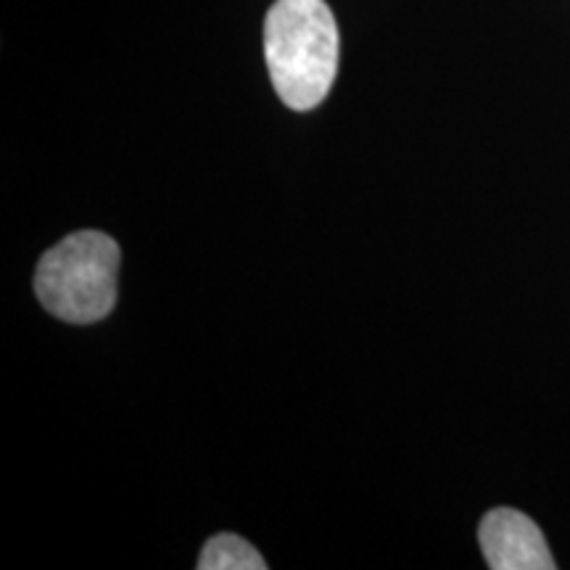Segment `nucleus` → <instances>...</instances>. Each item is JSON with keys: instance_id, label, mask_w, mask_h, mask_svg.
Returning <instances> with one entry per match:
<instances>
[{"instance_id": "20e7f679", "label": "nucleus", "mask_w": 570, "mask_h": 570, "mask_svg": "<svg viewBox=\"0 0 570 570\" xmlns=\"http://www.w3.org/2000/svg\"><path fill=\"white\" fill-rule=\"evenodd\" d=\"M198 570H267V562L246 539L235 533H217L206 541Z\"/></svg>"}, {"instance_id": "7ed1b4c3", "label": "nucleus", "mask_w": 570, "mask_h": 570, "mask_svg": "<svg viewBox=\"0 0 570 570\" xmlns=\"http://www.w3.org/2000/svg\"><path fill=\"white\" fill-rule=\"evenodd\" d=\"M479 541L491 570H552L544 533L523 512L497 508L481 520Z\"/></svg>"}, {"instance_id": "f03ea898", "label": "nucleus", "mask_w": 570, "mask_h": 570, "mask_svg": "<svg viewBox=\"0 0 570 570\" xmlns=\"http://www.w3.org/2000/svg\"><path fill=\"white\" fill-rule=\"evenodd\" d=\"M117 240L98 230H80L42 254L35 273V294L53 317L90 325L117 304Z\"/></svg>"}, {"instance_id": "f257e3e1", "label": "nucleus", "mask_w": 570, "mask_h": 570, "mask_svg": "<svg viewBox=\"0 0 570 570\" xmlns=\"http://www.w3.org/2000/svg\"><path fill=\"white\" fill-rule=\"evenodd\" d=\"M265 59L288 109H317L338 71V27L325 0H275L265 19Z\"/></svg>"}]
</instances>
